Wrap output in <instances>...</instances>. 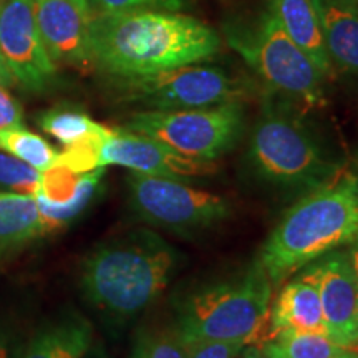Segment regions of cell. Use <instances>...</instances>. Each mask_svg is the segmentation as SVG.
Returning a JSON list of instances; mask_svg holds the SVG:
<instances>
[{
    "label": "cell",
    "instance_id": "22",
    "mask_svg": "<svg viewBox=\"0 0 358 358\" xmlns=\"http://www.w3.org/2000/svg\"><path fill=\"white\" fill-rule=\"evenodd\" d=\"M0 150L38 171L52 168L58 159V151L50 143L24 128L0 129Z\"/></svg>",
    "mask_w": 358,
    "mask_h": 358
},
{
    "label": "cell",
    "instance_id": "3",
    "mask_svg": "<svg viewBox=\"0 0 358 358\" xmlns=\"http://www.w3.org/2000/svg\"><path fill=\"white\" fill-rule=\"evenodd\" d=\"M358 237V176L313 189L292 206L261 250V266L279 284L292 272Z\"/></svg>",
    "mask_w": 358,
    "mask_h": 358
},
{
    "label": "cell",
    "instance_id": "8",
    "mask_svg": "<svg viewBox=\"0 0 358 358\" xmlns=\"http://www.w3.org/2000/svg\"><path fill=\"white\" fill-rule=\"evenodd\" d=\"M129 203L138 217L176 232L204 229L229 217L231 206L221 196L196 189L178 179L131 173Z\"/></svg>",
    "mask_w": 358,
    "mask_h": 358
},
{
    "label": "cell",
    "instance_id": "34",
    "mask_svg": "<svg viewBox=\"0 0 358 358\" xmlns=\"http://www.w3.org/2000/svg\"><path fill=\"white\" fill-rule=\"evenodd\" d=\"M347 3H350V6H353L355 8H358V0H345Z\"/></svg>",
    "mask_w": 358,
    "mask_h": 358
},
{
    "label": "cell",
    "instance_id": "26",
    "mask_svg": "<svg viewBox=\"0 0 358 358\" xmlns=\"http://www.w3.org/2000/svg\"><path fill=\"white\" fill-rule=\"evenodd\" d=\"M187 358H237L245 345L241 342H224L208 338H182Z\"/></svg>",
    "mask_w": 358,
    "mask_h": 358
},
{
    "label": "cell",
    "instance_id": "9",
    "mask_svg": "<svg viewBox=\"0 0 358 358\" xmlns=\"http://www.w3.org/2000/svg\"><path fill=\"white\" fill-rule=\"evenodd\" d=\"M129 96L148 110H196L241 101L243 90L219 66L191 64L146 77L123 80Z\"/></svg>",
    "mask_w": 358,
    "mask_h": 358
},
{
    "label": "cell",
    "instance_id": "17",
    "mask_svg": "<svg viewBox=\"0 0 358 358\" xmlns=\"http://www.w3.org/2000/svg\"><path fill=\"white\" fill-rule=\"evenodd\" d=\"M93 342V327L77 312L43 325L27 343L22 358H82Z\"/></svg>",
    "mask_w": 358,
    "mask_h": 358
},
{
    "label": "cell",
    "instance_id": "21",
    "mask_svg": "<svg viewBox=\"0 0 358 358\" xmlns=\"http://www.w3.org/2000/svg\"><path fill=\"white\" fill-rule=\"evenodd\" d=\"M38 124L45 133L65 146L85 140L90 134L101 129L103 124L93 122L83 110L75 106H57L40 115Z\"/></svg>",
    "mask_w": 358,
    "mask_h": 358
},
{
    "label": "cell",
    "instance_id": "31",
    "mask_svg": "<svg viewBox=\"0 0 358 358\" xmlns=\"http://www.w3.org/2000/svg\"><path fill=\"white\" fill-rule=\"evenodd\" d=\"M15 83V78H13L12 71L8 70V66L6 64V60H3L2 53H0V87H12V85Z\"/></svg>",
    "mask_w": 358,
    "mask_h": 358
},
{
    "label": "cell",
    "instance_id": "30",
    "mask_svg": "<svg viewBox=\"0 0 358 358\" xmlns=\"http://www.w3.org/2000/svg\"><path fill=\"white\" fill-rule=\"evenodd\" d=\"M82 358H110L108 353H106V348L100 340H93L92 345L88 347V350L85 352Z\"/></svg>",
    "mask_w": 358,
    "mask_h": 358
},
{
    "label": "cell",
    "instance_id": "15",
    "mask_svg": "<svg viewBox=\"0 0 358 358\" xmlns=\"http://www.w3.org/2000/svg\"><path fill=\"white\" fill-rule=\"evenodd\" d=\"M268 320H271V330L267 340L284 330L327 335L319 289L308 272H303L302 277L289 282L280 290Z\"/></svg>",
    "mask_w": 358,
    "mask_h": 358
},
{
    "label": "cell",
    "instance_id": "6",
    "mask_svg": "<svg viewBox=\"0 0 358 358\" xmlns=\"http://www.w3.org/2000/svg\"><path fill=\"white\" fill-rule=\"evenodd\" d=\"M271 279L256 262L236 280L208 285L182 301L176 332L182 338H208L254 345L268 320Z\"/></svg>",
    "mask_w": 358,
    "mask_h": 358
},
{
    "label": "cell",
    "instance_id": "32",
    "mask_svg": "<svg viewBox=\"0 0 358 358\" xmlns=\"http://www.w3.org/2000/svg\"><path fill=\"white\" fill-rule=\"evenodd\" d=\"M350 254V261H352V267L353 272H355V279H357V292H358V237L355 241H352V248L348 250Z\"/></svg>",
    "mask_w": 358,
    "mask_h": 358
},
{
    "label": "cell",
    "instance_id": "10",
    "mask_svg": "<svg viewBox=\"0 0 358 358\" xmlns=\"http://www.w3.org/2000/svg\"><path fill=\"white\" fill-rule=\"evenodd\" d=\"M0 53L15 83L30 92H42L53 82L57 65L40 37L34 0H6L0 6Z\"/></svg>",
    "mask_w": 358,
    "mask_h": 358
},
{
    "label": "cell",
    "instance_id": "4",
    "mask_svg": "<svg viewBox=\"0 0 358 358\" xmlns=\"http://www.w3.org/2000/svg\"><path fill=\"white\" fill-rule=\"evenodd\" d=\"M222 34L232 50L277 95L307 106L324 103L325 77L289 37L268 3L256 15L226 22Z\"/></svg>",
    "mask_w": 358,
    "mask_h": 358
},
{
    "label": "cell",
    "instance_id": "16",
    "mask_svg": "<svg viewBox=\"0 0 358 358\" xmlns=\"http://www.w3.org/2000/svg\"><path fill=\"white\" fill-rule=\"evenodd\" d=\"M289 37L306 52L324 77L334 73L325 47L324 24L319 0H268Z\"/></svg>",
    "mask_w": 358,
    "mask_h": 358
},
{
    "label": "cell",
    "instance_id": "14",
    "mask_svg": "<svg viewBox=\"0 0 358 358\" xmlns=\"http://www.w3.org/2000/svg\"><path fill=\"white\" fill-rule=\"evenodd\" d=\"M103 173V166L88 173H73L58 163L42 171L34 198L47 234L62 229L83 213L100 187Z\"/></svg>",
    "mask_w": 358,
    "mask_h": 358
},
{
    "label": "cell",
    "instance_id": "2",
    "mask_svg": "<svg viewBox=\"0 0 358 358\" xmlns=\"http://www.w3.org/2000/svg\"><path fill=\"white\" fill-rule=\"evenodd\" d=\"M178 252L153 231H131L98 245L82 266L85 299L115 320L150 307L168 287Z\"/></svg>",
    "mask_w": 358,
    "mask_h": 358
},
{
    "label": "cell",
    "instance_id": "1",
    "mask_svg": "<svg viewBox=\"0 0 358 358\" xmlns=\"http://www.w3.org/2000/svg\"><path fill=\"white\" fill-rule=\"evenodd\" d=\"M221 37L191 15L140 8L96 13L92 24L95 66L120 80L146 77L213 58Z\"/></svg>",
    "mask_w": 358,
    "mask_h": 358
},
{
    "label": "cell",
    "instance_id": "20",
    "mask_svg": "<svg viewBox=\"0 0 358 358\" xmlns=\"http://www.w3.org/2000/svg\"><path fill=\"white\" fill-rule=\"evenodd\" d=\"M262 350L271 358H358L355 350L340 347L329 335L284 330L266 340Z\"/></svg>",
    "mask_w": 358,
    "mask_h": 358
},
{
    "label": "cell",
    "instance_id": "13",
    "mask_svg": "<svg viewBox=\"0 0 358 358\" xmlns=\"http://www.w3.org/2000/svg\"><path fill=\"white\" fill-rule=\"evenodd\" d=\"M319 289L327 335L348 350L358 348V292L350 254L332 250L308 267Z\"/></svg>",
    "mask_w": 358,
    "mask_h": 358
},
{
    "label": "cell",
    "instance_id": "5",
    "mask_svg": "<svg viewBox=\"0 0 358 358\" xmlns=\"http://www.w3.org/2000/svg\"><path fill=\"white\" fill-rule=\"evenodd\" d=\"M248 161L262 181L294 189H319L340 173L338 163L327 158L297 115L274 100L264 103L250 134Z\"/></svg>",
    "mask_w": 358,
    "mask_h": 358
},
{
    "label": "cell",
    "instance_id": "12",
    "mask_svg": "<svg viewBox=\"0 0 358 358\" xmlns=\"http://www.w3.org/2000/svg\"><path fill=\"white\" fill-rule=\"evenodd\" d=\"M108 164L185 182L216 171L211 161L191 158L164 143L124 128L111 129L101 148L100 166Z\"/></svg>",
    "mask_w": 358,
    "mask_h": 358
},
{
    "label": "cell",
    "instance_id": "24",
    "mask_svg": "<svg viewBox=\"0 0 358 358\" xmlns=\"http://www.w3.org/2000/svg\"><path fill=\"white\" fill-rule=\"evenodd\" d=\"M42 171L0 150V186L12 192L34 196L40 185Z\"/></svg>",
    "mask_w": 358,
    "mask_h": 358
},
{
    "label": "cell",
    "instance_id": "7",
    "mask_svg": "<svg viewBox=\"0 0 358 358\" xmlns=\"http://www.w3.org/2000/svg\"><path fill=\"white\" fill-rule=\"evenodd\" d=\"M244 124L243 101H229L209 108L138 111L123 128L158 140L191 158L213 161L237 145Z\"/></svg>",
    "mask_w": 358,
    "mask_h": 358
},
{
    "label": "cell",
    "instance_id": "33",
    "mask_svg": "<svg viewBox=\"0 0 358 358\" xmlns=\"http://www.w3.org/2000/svg\"><path fill=\"white\" fill-rule=\"evenodd\" d=\"M244 358H271V357H268L262 348L250 345L248 348H244Z\"/></svg>",
    "mask_w": 358,
    "mask_h": 358
},
{
    "label": "cell",
    "instance_id": "29",
    "mask_svg": "<svg viewBox=\"0 0 358 358\" xmlns=\"http://www.w3.org/2000/svg\"><path fill=\"white\" fill-rule=\"evenodd\" d=\"M24 350L8 330L0 325V358H22Z\"/></svg>",
    "mask_w": 358,
    "mask_h": 358
},
{
    "label": "cell",
    "instance_id": "19",
    "mask_svg": "<svg viewBox=\"0 0 358 358\" xmlns=\"http://www.w3.org/2000/svg\"><path fill=\"white\" fill-rule=\"evenodd\" d=\"M47 234L34 196L0 191V259Z\"/></svg>",
    "mask_w": 358,
    "mask_h": 358
},
{
    "label": "cell",
    "instance_id": "25",
    "mask_svg": "<svg viewBox=\"0 0 358 358\" xmlns=\"http://www.w3.org/2000/svg\"><path fill=\"white\" fill-rule=\"evenodd\" d=\"M131 358H187L176 332H143L133 345Z\"/></svg>",
    "mask_w": 358,
    "mask_h": 358
},
{
    "label": "cell",
    "instance_id": "23",
    "mask_svg": "<svg viewBox=\"0 0 358 358\" xmlns=\"http://www.w3.org/2000/svg\"><path fill=\"white\" fill-rule=\"evenodd\" d=\"M111 128L101 127L96 133L90 134L85 140L75 143L71 146H65L62 153H58V164H64L73 173H88L100 168L101 148L106 138L110 136Z\"/></svg>",
    "mask_w": 358,
    "mask_h": 358
},
{
    "label": "cell",
    "instance_id": "27",
    "mask_svg": "<svg viewBox=\"0 0 358 358\" xmlns=\"http://www.w3.org/2000/svg\"><path fill=\"white\" fill-rule=\"evenodd\" d=\"M90 3L98 13H120L140 8L176 12L186 6V0H90Z\"/></svg>",
    "mask_w": 358,
    "mask_h": 358
},
{
    "label": "cell",
    "instance_id": "18",
    "mask_svg": "<svg viewBox=\"0 0 358 358\" xmlns=\"http://www.w3.org/2000/svg\"><path fill=\"white\" fill-rule=\"evenodd\" d=\"M325 47L335 69L358 77V8L345 0H319Z\"/></svg>",
    "mask_w": 358,
    "mask_h": 358
},
{
    "label": "cell",
    "instance_id": "28",
    "mask_svg": "<svg viewBox=\"0 0 358 358\" xmlns=\"http://www.w3.org/2000/svg\"><path fill=\"white\" fill-rule=\"evenodd\" d=\"M12 128H24V111L6 87H0V129Z\"/></svg>",
    "mask_w": 358,
    "mask_h": 358
},
{
    "label": "cell",
    "instance_id": "11",
    "mask_svg": "<svg viewBox=\"0 0 358 358\" xmlns=\"http://www.w3.org/2000/svg\"><path fill=\"white\" fill-rule=\"evenodd\" d=\"M35 20L43 47L53 64L75 69L95 66L92 53L90 0H34Z\"/></svg>",
    "mask_w": 358,
    "mask_h": 358
}]
</instances>
